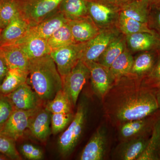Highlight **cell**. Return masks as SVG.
I'll use <instances>...</instances> for the list:
<instances>
[{
    "instance_id": "e0dca14e",
    "label": "cell",
    "mask_w": 160,
    "mask_h": 160,
    "mask_svg": "<svg viewBox=\"0 0 160 160\" xmlns=\"http://www.w3.org/2000/svg\"><path fill=\"white\" fill-rule=\"evenodd\" d=\"M51 112L40 107L30 118L29 128L31 134L37 139L46 142L51 132Z\"/></svg>"
},
{
    "instance_id": "8d00e7d4",
    "label": "cell",
    "mask_w": 160,
    "mask_h": 160,
    "mask_svg": "<svg viewBox=\"0 0 160 160\" xmlns=\"http://www.w3.org/2000/svg\"><path fill=\"white\" fill-rule=\"evenodd\" d=\"M19 150L22 155L28 160H40L44 157L42 151L32 144H23L20 146Z\"/></svg>"
},
{
    "instance_id": "b9f144b4",
    "label": "cell",
    "mask_w": 160,
    "mask_h": 160,
    "mask_svg": "<svg viewBox=\"0 0 160 160\" xmlns=\"http://www.w3.org/2000/svg\"><path fill=\"white\" fill-rule=\"evenodd\" d=\"M157 98L158 104L160 109V90L158 91L157 92Z\"/></svg>"
},
{
    "instance_id": "7a4b0ae2",
    "label": "cell",
    "mask_w": 160,
    "mask_h": 160,
    "mask_svg": "<svg viewBox=\"0 0 160 160\" xmlns=\"http://www.w3.org/2000/svg\"><path fill=\"white\" fill-rule=\"evenodd\" d=\"M26 82L45 104L63 87L62 78L50 54L29 60Z\"/></svg>"
},
{
    "instance_id": "d6986e66",
    "label": "cell",
    "mask_w": 160,
    "mask_h": 160,
    "mask_svg": "<svg viewBox=\"0 0 160 160\" xmlns=\"http://www.w3.org/2000/svg\"><path fill=\"white\" fill-rule=\"evenodd\" d=\"M68 20L59 11L33 26H30L28 34L47 40Z\"/></svg>"
},
{
    "instance_id": "8992f818",
    "label": "cell",
    "mask_w": 160,
    "mask_h": 160,
    "mask_svg": "<svg viewBox=\"0 0 160 160\" xmlns=\"http://www.w3.org/2000/svg\"><path fill=\"white\" fill-rule=\"evenodd\" d=\"M86 42L72 43L50 52L62 80L81 60Z\"/></svg>"
},
{
    "instance_id": "d590c367",
    "label": "cell",
    "mask_w": 160,
    "mask_h": 160,
    "mask_svg": "<svg viewBox=\"0 0 160 160\" xmlns=\"http://www.w3.org/2000/svg\"><path fill=\"white\" fill-rule=\"evenodd\" d=\"M14 109L8 97L0 93V129L2 128Z\"/></svg>"
},
{
    "instance_id": "277c9868",
    "label": "cell",
    "mask_w": 160,
    "mask_h": 160,
    "mask_svg": "<svg viewBox=\"0 0 160 160\" xmlns=\"http://www.w3.org/2000/svg\"><path fill=\"white\" fill-rule=\"evenodd\" d=\"M63 0H22L21 14L33 26L56 12Z\"/></svg>"
},
{
    "instance_id": "3957f363",
    "label": "cell",
    "mask_w": 160,
    "mask_h": 160,
    "mask_svg": "<svg viewBox=\"0 0 160 160\" xmlns=\"http://www.w3.org/2000/svg\"><path fill=\"white\" fill-rule=\"evenodd\" d=\"M88 112V102L86 100H82L68 128L59 138V150L63 157L71 154L78 145L82 134Z\"/></svg>"
},
{
    "instance_id": "ee69618b",
    "label": "cell",
    "mask_w": 160,
    "mask_h": 160,
    "mask_svg": "<svg viewBox=\"0 0 160 160\" xmlns=\"http://www.w3.org/2000/svg\"><path fill=\"white\" fill-rule=\"evenodd\" d=\"M153 4L160 8V0H157L156 2Z\"/></svg>"
},
{
    "instance_id": "1f68e13d",
    "label": "cell",
    "mask_w": 160,
    "mask_h": 160,
    "mask_svg": "<svg viewBox=\"0 0 160 160\" xmlns=\"http://www.w3.org/2000/svg\"><path fill=\"white\" fill-rule=\"evenodd\" d=\"M46 109L52 113L72 112L71 101L63 89L59 91L53 99L46 104Z\"/></svg>"
},
{
    "instance_id": "ba28073f",
    "label": "cell",
    "mask_w": 160,
    "mask_h": 160,
    "mask_svg": "<svg viewBox=\"0 0 160 160\" xmlns=\"http://www.w3.org/2000/svg\"><path fill=\"white\" fill-rule=\"evenodd\" d=\"M160 113V109L143 118L128 121L118 126L120 141L151 135L153 126Z\"/></svg>"
},
{
    "instance_id": "6da1fadb",
    "label": "cell",
    "mask_w": 160,
    "mask_h": 160,
    "mask_svg": "<svg viewBox=\"0 0 160 160\" xmlns=\"http://www.w3.org/2000/svg\"><path fill=\"white\" fill-rule=\"evenodd\" d=\"M157 92L145 85L142 79L131 74L122 77L103 98L105 115L116 126L150 115L160 109Z\"/></svg>"
},
{
    "instance_id": "ffe728a7",
    "label": "cell",
    "mask_w": 160,
    "mask_h": 160,
    "mask_svg": "<svg viewBox=\"0 0 160 160\" xmlns=\"http://www.w3.org/2000/svg\"><path fill=\"white\" fill-rule=\"evenodd\" d=\"M128 49L135 52L160 50V38L149 32H138L125 36Z\"/></svg>"
},
{
    "instance_id": "5b68a950",
    "label": "cell",
    "mask_w": 160,
    "mask_h": 160,
    "mask_svg": "<svg viewBox=\"0 0 160 160\" xmlns=\"http://www.w3.org/2000/svg\"><path fill=\"white\" fill-rule=\"evenodd\" d=\"M121 33L116 26L101 29L97 35L86 42L81 61L84 63L97 62L108 45Z\"/></svg>"
},
{
    "instance_id": "7c38bea8",
    "label": "cell",
    "mask_w": 160,
    "mask_h": 160,
    "mask_svg": "<svg viewBox=\"0 0 160 160\" xmlns=\"http://www.w3.org/2000/svg\"><path fill=\"white\" fill-rule=\"evenodd\" d=\"M107 129L100 126L92 136L80 155V160H102L107 148Z\"/></svg>"
},
{
    "instance_id": "4dcf8cb0",
    "label": "cell",
    "mask_w": 160,
    "mask_h": 160,
    "mask_svg": "<svg viewBox=\"0 0 160 160\" xmlns=\"http://www.w3.org/2000/svg\"><path fill=\"white\" fill-rule=\"evenodd\" d=\"M51 51L61 47L76 43L70 31L68 22L55 32L47 40Z\"/></svg>"
},
{
    "instance_id": "ac0fdd59",
    "label": "cell",
    "mask_w": 160,
    "mask_h": 160,
    "mask_svg": "<svg viewBox=\"0 0 160 160\" xmlns=\"http://www.w3.org/2000/svg\"><path fill=\"white\" fill-rule=\"evenodd\" d=\"M13 45H18L29 60L50 54L51 52L47 40L28 33Z\"/></svg>"
},
{
    "instance_id": "44dd1931",
    "label": "cell",
    "mask_w": 160,
    "mask_h": 160,
    "mask_svg": "<svg viewBox=\"0 0 160 160\" xmlns=\"http://www.w3.org/2000/svg\"><path fill=\"white\" fill-rule=\"evenodd\" d=\"M160 50L142 52L134 58L130 73L143 79L150 73L157 61Z\"/></svg>"
},
{
    "instance_id": "83f0119b",
    "label": "cell",
    "mask_w": 160,
    "mask_h": 160,
    "mask_svg": "<svg viewBox=\"0 0 160 160\" xmlns=\"http://www.w3.org/2000/svg\"><path fill=\"white\" fill-rule=\"evenodd\" d=\"M28 72L17 69H9L0 84V93L7 95L23 83L26 82Z\"/></svg>"
},
{
    "instance_id": "74e56055",
    "label": "cell",
    "mask_w": 160,
    "mask_h": 160,
    "mask_svg": "<svg viewBox=\"0 0 160 160\" xmlns=\"http://www.w3.org/2000/svg\"><path fill=\"white\" fill-rule=\"evenodd\" d=\"M148 26L160 38V8L152 4L150 6Z\"/></svg>"
},
{
    "instance_id": "603a6c76",
    "label": "cell",
    "mask_w": 160,
    "mask_h": 160,
    "mask_svg": "<svg viewBox=\"0 0 160 160\" xmlns=\"http://www.w3.org/2000/svg\"><path fill=\"white\" fill-rule=\"evenodd\" d=\"M150 7L144 0H134L121 7L119 13L141 22L148 23Z\"/></svg>"
},
{
    "instance_id": "bcb514c9",
    "label": "cell",
    "mask_w": 160,
    "mask_h": 160,
    "mask_svg": "<svg viewBox=\"0 0 160 160\" xmlns=\"http://www.w3.org/2000/svg\"><path fill=\"white\" fill-rule=\"evenodd\" d=\"M88 1H92V0H88Z\"/></svg>"
},
{
    "instance_id": "2e32d148",
    "label": "cell",
    "mask_w": 160,
    "mask_h": 160,
    "mask_svg": "<svg viewBox=\"0 0 160 160\" xmlns=\"http://www.w3.org/2000/svg\"><path fill=\"white\" fill-rule=\"evenodd\" d=\"M70 31L76 43L88 42L97 35L101 29L89 15L73 20H68Z\"/></svg>"
},
{
    "instance_id": "cb8c5ba5",
    "label": "cell",
    "mask_w": 160,
    "mask_h": 160,
    "mask_svg": "<svg viewBox=\"0 0 160 160\" xmlns=\"http://www.w3.org/2000/svg\"><path fill=\"white\" fill-rule=\"evenodd\" d=\"M88 0H63L59 11L68 20L78 19L88 16Z\"/></svg>"
},
{
    "instance_id": "d6a6232c",
    "label": "cell",
    "mask_w": 160,
    "mask_h": 160,
    "mask_svg": "<svg viewBox=\"0 0 160 160\" xmlns=\"http://www.w3.org/2000/svg\"><path fill=\"white\" fill-rule=\"evenodd\" d=\"M0 152L5 155L10 160H22L18 151L16 141L11 138L0 133Z\"/></svg>"
},
{
    "instance_id": "484cf974",
    "label": "cell",
    "mask_w": 160,
    "mask_h": 160,
    "mask_svg": "<svg viewBox=\"0 0 160 160\" xmlns=\"http://www.w3.org/2000/svg\"><path fill=\"white\" fill-rule=\"evenodd\" d=\"M134 58L127 47L111 64L109 71L114 82L130 73Z\"/></svg>"
},
{
    "instance_id": "8fae6325",
    "label": "cell",
    "mask_w": 160,
    "mask_h": 160,
    "mask_svg": "<svg viewBox=\"0 0 160 160\" xmlns=\"http://www.w3.org/2000/svg\"><path fill=\"white\" fill-rule=\"evenodd\" d=\"M85 63L89 69L92 89L98 97L102 100L114 82L109 69L97 62Z\"/></svg>"
},
{
    "instance_id": "52a82bcc",
    "label": "cell",
    "mask_w": 160,
    "mask_h": 160,
    "mask_svg": "<svg viewBox=\"0 0 160 160\" xmlns=\"http://www.w3.org/2000/svg\"><path fill=\"white\" fill-rule=\"evenodd\" d=\"M89 78V68L80 60L62 79V89L69 98L73 108L76 106L79 96Z\"/></svg>"
},
{
    "instance_id": "4316f807",
    "label": "cell",
    "mask_w": 160,
    "mask_h": 160,
    "mask_svg": "<svg viewBox=\"0 0 160 160\" xmlns=\"http://www.w3.org/2000/svg\"><path fill=\"white\" fill-rule=\"evenodd\" d=\"M138 160H160V113L153 126L148 146Z\"/></svg>"
},
{
    "instance_id": "4fadbf2b",
    "label": "cell",
    "mask_w": 160,
    "mask_h": 160,
    "mask_svg": "<svg viewBox=\"0 0 160 160\" xmlns=\"http://www.w3.org/2000/svg\"><path fill=\"white\" fill-rule=\"evenodd\" d=\"M150 136L122 141L116 147L112 158L119 160H138L148 146Z\"/></svg>"
},
{
    "instance_id": "d4e9b609",
    "label": "cell",
    "mask_w": 160,
    "mask_h": 160,
    "mask_svg": "<svg viewBox=\"0 0 160 160\" xmlns=\"http://www.w3.org/2000/svg\"><path fill=\"white\" fill-rule=\"evenodd\" d=\"M126 47V36L122 33L108 45L97 62L109 69L114 60Z\"/></svg>"
},
{
    "instance_id": "5bb4252c",
    "label": "cell",
    "mask_w": 160,
    "mask_h": 160,
    "mask_svg": "<svg viewBox=\"0 0 160 160\" xmlns=\"http://www.w3.org/2000/svg\"><path fill=\"white\" fill-rule=\"evenodd\" d=\"M6 96L12 103L14 109L19 110H34L41 107L42 102L27 82L23 83Z\"/></svg>"
},
{
    "instance_id": "7bdbcfd3",
    "label": "cell",
    "mask_w": 160,
    "mask_h": 160,
    "mask_svg": "<svg viewBox=\"0 0 160 160\" xmlns=\"http://www.w3.org/2000/svg\"><path fill=\"white\" fill-rule=\"evenodd\" d=\"M144 1H146L147 3H149V5H150V6H151V5L154 4V3L156 2L157 0H144Z\"/></svg>"
},
{
    "instance_id": "f6af8a7d",
    "label": "cell",
    "mask_w": 160,
    "mask_h": 160,
    "mask_svg": "<svg viewBox=\"0 0 160 160\" xmlns=\"http://www.w3.org/2000/svg\"><path fill=\"white\" fill-rule=\"evenodd\" d=\"M2 29L0 27V35H1V33H2Z\"/></svg>"
},
{
    "instance_id": "30bf717a",
    "label": "cell",
    "mask_w": 160,
    "mask_h": 160,
    "mask_svg": "<svg viewBox=\"0 0 160 160\" xmlns=\"http://www.w3.org/2000/svg\"><path fill=\"white\" fill-rule=\"evenodd\" d=\"M88 15L100 28L116 26L119 9L96 0L88 1Z\"/></svg>"
},
{
    "instance_id": "836d02e7",
    "label": "cell",
    "mask_w": 160,
    "mask_h": 160,
    "mask_svg": "<svg viewBox=\"0 0 160 160\" xmlns=\"http://www.w3.org/2000/svg\"><path fill=\"white\" fill-rule=\"evenodd\" d=\"M74 115L72 112L69 113H52L51 116V132L56 135L65 129L71 122Z\"/></svg>"
},
{
    "instance_id": "e575fe53",
    "label": "cell",
    "mask_w": 160,
    "mask_h": 160,
    "mask_svg": "<svg viewBox=\"0 0 160 160\" xmlns=\"http://www.w3.org/2000/svg\"><path fill=\"white\" fill-rule=\"evenodd\" d=\"M144 84L156 91L160 90V52L155 65L148 75L142 79Z\"/></svg>"
},
{
    "instance_id": "9a60e30c",
    "label": "cell",
    "mask_w": 160,
    "mask_h": 160,
    "mask_svg": "<svg viewBox=\"0 0 160 160\" xmlns=\"http://www.w3.org/2000/svg\"><path fill=\"white\" fill-rule=\"evenodd\" d=\"M30 26L22 14L18 15L2 30L0 48L16 44L27 34Z\"/></svg>"
},
{
    "instance_id": "f546056e",
    "label": "cell",
    "mask_w": 160,
    "mask_h": 160,
    "mask_svg": "<svg viewBox=\"0 0 160 160\" xmlns=\"http://www.w3.org/2000/svg\"><path fill=\"white\" fill-rule=\"evenodd\" d=\"M22 2V0H0V27L2 29L21 14Z\"/></svg>"
},
{
    "instance_id": "ab89813d",
    "label": "cell",
    "mask_w": 160,
    "mask_h": 160,
    "mask_svg": "<svg viewBox=\"0 0 160 160\" xmlns=\"http://www.w3.org/2000/svg\"><path fill=\"white\" fill-rule=\"evenodd\" d=\"M105 3L109 6H113L118 8L120 10V8L127 3L130 2L134 0H96Z\"/></svg>"
},
{
    "instance_id": "f1b7e54d",
    "label": "cell",
    "mask_w": 160,
    "mask_h": 160,
    "mask_svg": "<svg viewBox=\"0 0 160 160\" xmlns=\"http://www.w3.org/2000/svg\"><path fill=\"white\" fill-rule=\"evenodd\" d=\"M116 26L121 33L125 36L143 32L157 34L149 28L148 23L141 22L133 19L126 17L119 12Z\"/></svg>"
},
{
    "instance_id": "60d3db41",
    "label": "cell",
    "mask_w": 160,
    "mask_h": 160,
    "mask_svg": "<svg viewBox=\"0 0 160 160\" xmlns=\"http://www.w3.org/2000/svg\"><path fill=\"white\" fill-rule=\"evenodd\" d=\"M10 160L8 157L0 152V160Z\"/></svg>"
},
{
    "instance_id": "7402d4cb",
    "label": "cell",
    "mask_w": 160,
    "mask_h": 160,
    "mask_svg": "<svg viewBox=\"0 0 160 160\" xmlns=\"http://www.w3.org/2000/svg\"><path fill=\"white\" fill-rule=\"evenodd\" d=\"M9 69H17L28 73L29 59L17 45L1 47Z\"/></svg>"
},
{
    "instance_id": "9c48e42d",
    "label": "cell",
    "mask_w": 160,
    "mask_h": 160,
    "mask_svg": "<svg viewBox=\"0 0 160 160\" xmlns=\"http://www.w3.org/2000/svg\"><path fill=\"white\" fill-rule=\"evenodd\" d=\"M38 108L32 110L14 109L2 128L0 129V133L11 138L16 142L20 139L22 137L26 129H28L31 117Z\"/></svg>"
},
{
    "instance_id": "f35d334b",
    "label": "cell",
    "mask_w": 160,
    "mask_h": 160,
    "mask_svg": "<svg viewBox=\"0 0 160 160\" xmlns=\"http://www.w3.org/2000/svg\"><path fill=\"white\" fill-rule=\"evenodd\" d=\"M9 69L2 50L0 48V84L6 77Z\"/></svg>"
}]
</instances>
